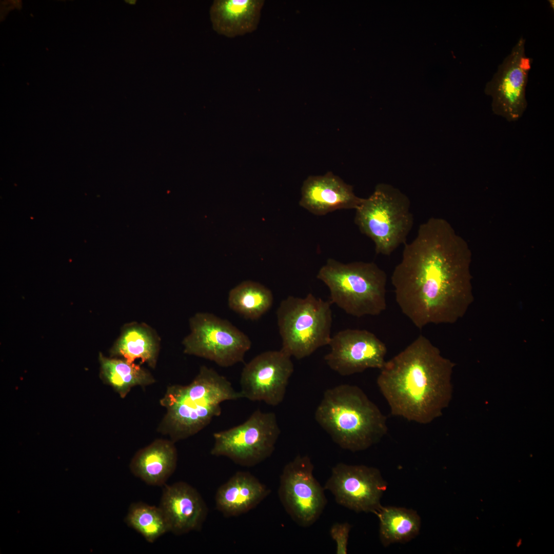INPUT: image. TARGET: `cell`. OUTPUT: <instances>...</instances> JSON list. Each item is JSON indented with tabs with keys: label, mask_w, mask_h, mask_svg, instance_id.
Listing matches in <instances>:
<instances>
[{
	"label": "cell",
	"mask_w": 554,
	"mask_h": 554,
	"mask_svg": "<svg viewBox=\"0 0 554 554\" xmlns=\"http://www.w3.org/2000/svg\"><path fill=\"white\" fill-rule=\"evenodd\" d=\"M460 242L445 221L431 217L404 244L391 283L402 312L419 329L455 323L473 302Z\"/></svg>",
	"instance_id": "6da1fadb"
},
{
	"label": "cell",
	"mask_w": 554,
	"mask_h": 554,
	"mask_svg": "<svg viewBox=\"0 0 554 554\" xmlns=\"http://www.w3.org/2000/svg\"><path fill=\"white\" fill-rule=\"evenodd\" d=\"M453 366L428 338L420 335L385 361L377 384L392 415L427 424L448 403Z\"/></svg>",
	"instance_id": "7a4b0ae2"
},
{
	"label": "cell",
	"mask_w": 554,
	"mask_h": 554,
	"mask_svg": "<svg viewBox=\"0 0 554 554\" xmlns=\"http://www.w3.org/2000/svg\"><path fill=\"white\" fill-rule=\"evenodd\" d=\"M315 420L344 449H367L387 433L386 416L361 388L341 384L327 389L314 413Z\"/></svg>",
	"instance_id": "3957f363"
},
{
	"label": "cell",
	"mask_w": 554,
	"mask_h": 554,
	"mask_svg": "<svg viewBox=\"0 0 554 554\" xmlns=\"http://www.w3.org/2000/svg\"><path fill=\"white\" fill-rule=\"evenodd\" d=\"M243 398L231 383L213 369L201 367L188 385L168 388L161 400L166 414L160 431L173 442L191 437L206 427L222 412L221 404Z\"/></svg>",
	"instance_id": "277c9868"
},
{
	"label": "cell",
	"mask_w": 554,
	"mask_h": 554,
	"mask_svg": "<svg viewBox=\"0 0 554 554\" xmlns=\"http://www.w3.org/2000/svg\"><path fill=\"white\" fill-rule=\"evenodd\" d=\"M317 278L328 288L331 303L348 314L375 316L386 308L387 275L373 262L344 264L329 259Z\"/></svg>",
	"instance_id": "5b68a950"
},
{
	"label": "cell",
	"mask_w": 554,
	"mask_h": 554,
	"mask_svg": "<svg viewBox=\"0 0 554 554\" xmlns=\"http://www.w3.org/2000/svg\"><path fill=\"white\" fill-rule=\"evenodd\" d=\"M408 197L387 184H379L355 209L354 223L369 238L377 254L390 255L405 244L413 224Z\"/></svg>",
	"instance_id": "8992f818"
},
{
	"label": "cell",
	"mask_w": 554,
	"mask_h": 554,
	"mask_svg": "<svg viewBox=\"0 0 554 554\" xmlns=\"http://www.w3.org/2000/svg\"><path fill=\"white\" fill-rule=\"evenodd\" d=\"M330 305V301L312 293L305 298L289 296L283 300L276 311L281 349L300 360L328 345L332 337Z\"/></svg>",
	"instance_id": "52a82bcc"
},
{
	"label": "cell",
	"mask_w": 554,
	"mask_h": 554,
	"mask_svg": "<svg viewBox=\"0 0 554 554\" xmlns=\"http://www.w3.org/2000/svg\"><path fill=\"white\" fill-rule=\"evenodd\" d=\"M280 433L275 414L257 409L241 424L215 432L210 453L243 466H253L272 454Z\"/></svg>",
	"instance_id": "ba28073f"
},
{
	"label": "cell",
	"mask_w": 554,
	"mask_h": 554,
	"mask_svg": "<svg viewBox=\"0 0 554 554\" xmlns=\"http://www.w3.org/2000/svg\"><path fill=\"white\" fill-rule=\"evenodd\" d=\"M190 333L182 341L185 353L203 358L221 367L243 362L251 342L227 320L209 312H197L189 319Z\"/></svg>",
	"instance_id": "9c48e42d"
},
{
	"label": "cell",
	"mask_w": 554,
	"mask_h": 554,
	"mask_svg": "<svg viewBox=\"0 0 554 554\" xmlns=\"http://www.w3.org/2000/svg\"><path fill=\"white\" fill-rule=\"evenodd\" d=\"M308 456L298 455L284 467L278 494L286 512L299 525L307 527L319 518L327 504L323 487L313 476Z\"/></svg>",
	"instance_id": "30bf717a"
},
{
	"label": "cell",
	"mask_w": 554,
	"mask_h": 554,
	"mask_svg": "<svg viewBox=\"0 0 554 554\" xmlns=\"http://www.w3.org/2000/svg\"><path fill=\"white\" fill-rule=\"evenodd\" d=\"M531 67L525 39L521 36L485 85V93L491 98L494 114L509 122L522 116L527 106L526 89Z\"/></svg>",
	"instance_id": "8fae6325"
},
{
	"label": "cell",
	"mask_w": 554,
	"mask_h": 554,
	"mask_svg": "<svg viewBox=\"0 0 554 554\" xmlns=\"http://www.w3.org/2000/svg\"><path fill=\"white\" fill-rule=\"evenodd\" d=\"M387 487L378 469L340 463L332 468L324 488L333 494L340 505L357 512L376 514L382 506L381 499Z\"/></svg>",
	"instance_id": "7c38bea8"
},
{
	"label": "cell",
	"mask_w": 554,
	"mask_h": 554,
	"mask_svg": "<svg viewBox=\"0 0 554 554\" xmlns=\"http://www.w3.org/2000/svg\"><path fill=\"white\" fill-rule=\"evenodd\" d=\"M291 358L281 349L269 350L245 364L240 378L242 398L273 406L281 403L294 370Z\"/></svg>",
	"instance_id": "4fadbf2b"
},
{
	"label": "cell",
	"mask_w": 554,
	"mask_h": 554,
	"mask_svg": "<svg viewBox=\"0 0 554 554\" xmlns=\"http://www.w3.org/2000/svg\"><path fill=\"white\" fill-rule=\"evenodd\" d=\"M330 351L324 357L328 366L343 376L369 368L379 370L385 362L386 345L365 329H346L331 337Z\"/></svg>",
	"instance_id": "5bb4252c"
},
{
	"label": "cell",
	"mask_w": 554,
	"mask_h": 554,
	"mask_svg": "<svg viewBox=\"0 0 554 554\" xmlns=\"http://www.w3.org/2000/svg\"><path fill=\"white\" fill-rule=\"evenodd\" d=\"M159 507L167 521L169 531L176 535L200 530L208 513L201 494L184 482L164 487Z\"/></svg>",
	"instance_id": "9a60e30c"
},
{
	"label": "cell",
	"mask_w": 554,
	"mask_h": 554,
	"mask_svg": "<svg viewBox=\"0 0 554 554\" xmlns=\"http://www.w3.org/2000/svg\"><path fill=\"white\" fill-rule=\"evenodd\" d=\"M362 199L354 194L352 186L327 172L304 181L299 205L312 214L323 215L339 209H355Z\"/></svg>",
	"instance_id": "2e32d148"
},
{
	"label": "cell",
	"mask_w": 554,
	"mask_h": 554,
	"mask_svg": "<svg viewBox=\"0 0 554 554\" xmlns=\"http://www.w3.org/2000/svg\"><path fill=\"white\" fill-rule=\"evenodd\" d=\"M270 492L250 472L238 471L217 489L216 508L226 517L238 516L255 507Z\"/></svg>",
	"instance_id": "e0dca14e"
},
{
	"label": "cell",
	"mask_w": 554,
	"mask_h": 554,
	"mask_svg": "<svg viewBox=\"0 0 554 554\" xmlns=\"http://www.w3.org/2000/svg\"><path fill=\"white\" fill-rule=\"evenodd\" d=\"M262 0H215L209 10L213 29L227 37L254 31L259 23Z\"/></svg>",
	"instance_id": "ac0fdd59"
},
{
	"label": "cell",
	"mask_w": 554,
	"mask_h": 554,
	"mask_svg": "<svg viewBox=\"0 0 554 554\" xmlns=\"http://www.w3.org/2000/svg\"><path fill=\"white\" fill-rule=\"evenodd\" d=\"M177 463V452L174 442L156 440L139 450L132 459V473L146 483L164 485L174 472Z\"/></svg>",
	"instance_id": "d6986e66"
},
{
	"label": "cell",
	"mask_w": 554,
	"mask_h": 554,
	"mask_svg": "<svg viewBox=\"0 0 554 554\" xmlns=\"http://www.w3.org/2000/svg\"><path fill=\"white\" fill-rule=\"evenodd\" d=\"M160 340L154 330L146 324L131 322L122 328L111 349L112 356L133 363L137 359L154 368L160 348Z\"/></svg>",
	"instance_id": "ffe728a7"
},
{
	"label": "cell",
	"mask_w": 554,
	"mask_h": 554,
	"mask_svg": "<svg viewBox=\"0 0 554 554\" xmlns=\"http://www.w3.org/2000/svg\"><path fill=\"white\" fill-rule=\"evenodd\" d=\"M376 515L380 521V539L384 546L407 542L419 533L421 519L415 510L382 506Z\"/></svg>",
	"instance_id": "44dd1931"
},
{
	"label": "cell",
	"mask_w": 554,
	"mask_h": 554,
	"mask_svg": "<svg viewBox=\"0 0 554 554\" xmlns=\"http://www.w3.org/2000/svg\"><path fill=\"white\" fill-rule=\"evenodd\" d=\"M273 301L271 290L251 281H244L229 292V308L245 319L256 320L271 307Z\"/></svg>",
	"instance_id": "7402d4cb"
},
{
	"label": "cell",
	"mask_w": 554,
	"mask_h": 554,
	"mask_svg": "<svg viewBox=\"0 0 554 554\" xmlns=\"http://www.w3.org/2000/svg\"><path fill=\"white\" fill-rule=\"evenodd\" d=\"M101 374L122 398H124L135 386H146L154 382L152 375L134 363L123 359L108 358L100 354Z\"/></svg>",
	"instance_id": "603a6c76"
},
{
	"label": "cell",
	"mask_w": 554,
	"mask_h": 554,
	"mask_svg": "<svg viewBox=\"0 0 554 554\" xmlns=\"http://www.w3.org/2000/svg\"><path fill=\"white\" fill-rule=\"evenodd\" d=\"M125 521L129 527L149 543H153L169 531L167 521L160 507L143 502L130 505Z\"/></svg>",
	"instance_id": "cb8c5ba5"
},
{
	"label": "cell",
	"mask_w": 554,
	"mask_h": 554,
	"mask_svg": "<svg viewBox=\"0 0 554 554\" xmlns=\"http://www.w3.org/2000/svg\"><path fill=\"white\" fill-rule=\"evenodd\" d=\"M351 526L347 522L335 523L330 529V535L336 544L337 554H346Z\"/></svg>",
	"instance_id": "d4e9b609"
}]
</instances>
